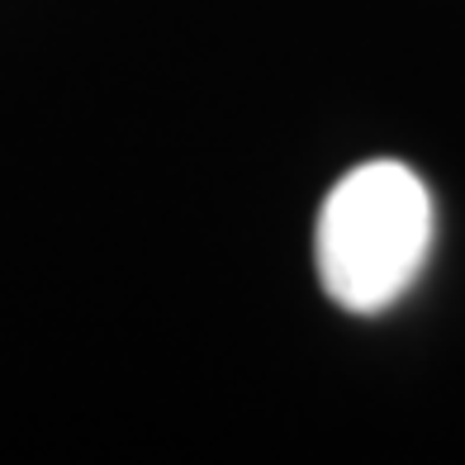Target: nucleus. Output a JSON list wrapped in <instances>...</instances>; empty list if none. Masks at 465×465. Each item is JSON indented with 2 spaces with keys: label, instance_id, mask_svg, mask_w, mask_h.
Instances as JSON below:
<instances>
[{
  "label": "nucleus",
  "instance_id": "obj_1",
  "mask_svg": "<svg viewBox=\"0 0 465 465\" xmlns=\"http://www.w3.org/2000/svg\"><path fill=\"white\" fill-rule=\"evenodd\" d=\"M432 247V195L404 162H361L328 190L313 228L319 281L347 313H380L404 294Z\"/></svg>",
  "mask_w": 465,
  "mask_h": 465
}]
</instances>
